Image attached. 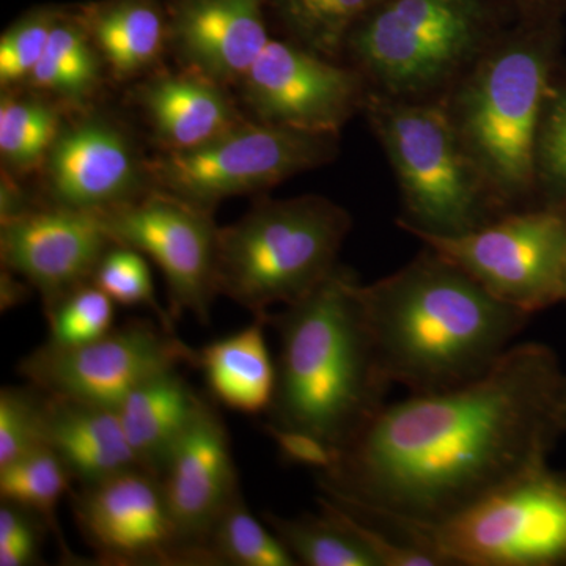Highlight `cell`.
<instances>
[{
	"instance_id": "4316f807",
	"label": "cell",
	"mask_w": 566,
	"mask_h": 566,
	"mask_svg": "<svg viewBox=\"0 0 566 566\" xmlns=\"http://www.w3.org/2000/svg\"><path fill=\"white\" fill-rule=\"evenodd\" d=\"M63 117L44 96L3 91L0 99V158L3 169L20 177L44 166Z\"/></svg>"
},
{
	"instance_id": "ba28073f",
	"label": "cell",
	"mask_w": 566,
	"mask_h": 566,
	"mask_svg": "<svg viewBox=\"0 0 566 566\" xmlns=\"http://www.w3.org/2000/svg\"><path fill=\"white\" fill-rule=\"evenodd\" d=\"M364 521L428 554L438 566L566 560V483L545 465L434 523Z\"/></svg>"
},
{
	"instance_id": "7c38bea8",
	"label": "cell",
	"mask_w": 566,
	"mask_h": 566,
	"mask_svg": "<svg viewBox=\"0 0 566 566\" xmlns=\"http://www.w3.org/2000/svg\"><path fill=\"white\" fill-rule=\"evenodd\" d=\"M98 214L115 244L136 249L158 264L174 322L189 312L210 324L212 303L219 296V227L212 211L150 189Z\"/></svg>"
},
{
	"instance_id": "74e56055",
	"label": "cell",
	"mask_w": 566,
	"mask_h": 566,
	"mask_svg": "<svg viewBox=\"0 0 566 566\" xmlns=\"http://www.w3.org/2000/svg\"><path fill=\"white\" fill-rule=\"evenodd\" d=\"M516 11L517 20L560 22L566 13V0H506Z\"/></svg>"
},
{
	"instance_id": "5bb4252c",
	"label": "cell",
	"mask_w": 566,
	"mask_h": 566,
	"mask_svg": "<svg viewBox=\"0 0 566 566\" xmlns=\"http://www.w3.org/2000/svg\"><path fill=\"white\" fill-rule=\"evenodd\" d=\"M82 538L103 565H212L175 526L161 482L132 469L71 493Z\"/></svg>"
},
{
	"instance_id": "9c48e42d",
	"label": "cell",
	"mask_w": 566,
	"mask_h": 566,
	"mask_svg": "<svg viewBox=\"0 0 566 566\" xmlns=\"http://www.w3.org/2000/svg\"><path fill=\"white\" fill-rule=\"evenodd\" d=\"M338 155V136L294 132L243 120L229 132L186 151L148 159L153 189L214 211L222 200L268 191L294 175L318 169Z\"/></svg>"
},
{
	"instance_id": "d6986e66",
	"label": "cell",
	"mask_w": 566,
	"mask_h": 566,
	"mask_svg": "<svg viewBox=\"0 0 566 566\" xmlns=\"http://www.w3.org/2000/svg\"><path fill=\"white\" fill-rule=\"evenodd\" d=\"M136 102L163 151L202 147L244 120L227 85L185 69L153 74L136 88Z\"/></svg>"
},
{
	"instance_id": "52a82bcc",
	"label": "cell",
	"mask_w": 566,
	"mask_h": 566,
	"mask_svg": "<svg viewBox=\"0 0 566 566\" xmlns=\"http://www.w3.org/2000/svg\"><path fill=\"white\" fill-rule=\"evenodd\" d=\"M363 115L400 188L398 227L411 234L455 237L499 216L444 99L390 98L368 91Z\"/></svg>"
},
{
	"instance_id": "d590c367",
	"label": "cell",
	"mask_w": 566,
	"mask_h": 566,
	"mask_svg": "<svg viewBox=\"0 0 566 566\" xmlns=\"http://www.w3.org/2000/svg\"><path fill=\"white\" fill-rule=\"evenodd\" d=\"M264 431L271 436L286 463L305 465L324 475L333 472L340 460L342 453L338 450L324 444L314 436L283 430L270 422L264 424Z\"/></svg>"
},
{
	"instance_id": "6da1fadb",
	"label": "cell",
	"mask_w": 566,
	"mask_h": 566,
	"mask_svg": "<svg viewBox=\"0 0 566 566\" xmlns=\"http://www.w3.org/2000/svg\"><path fill=\"white\" fill-rule=\"evenodd\" d=\"M558 405L549 353L513 345L468 385L386 405L319 488L364 520L434 523L545 465Z\"/></svg>"
},
{
	"instance_id": "e575fe53",
	"label": "cell",
	"mask_w": 566,
	"mask_h": 566,
	"mask_svg": "<svg viewBox=\"0 0 566 566\" xmlns=\"http://www.w3.org/2000/svg\"><path fill=\"white\" fill-rule=\"evenodd\" d=\"M48 524L31 510L9 502L0 506V566L39 564Z\"/></svg>"
},
{
	"instance_id": "836d02e7",
	"label": "cell",
	"mask_w": 566,
	"mask_h": 566,
	"mask_svg": "<svg viewBox=\"0 0 566 566\" xmlns=\"http://www.w3.org/2000/svg\"><path fill=\"white\" fill-rule=\"evenodd\" d=\"M44 400L43 390L32 385L0 390V468L46 447Z\"/></svg>"
},
{
	"instance_id": "ab89813d",
	"label": "cell",
	"mask_w": 566,
	"mask_h": 566,
	"mask_svg": "<svg viewBox=\"0 0 566 566\" xmlns=\"http://www.w3.org/2000/svg\"><path fill=\"white\" fill-rule=\"evenodd\" d=\"M558 415H560V422H566V395L560 392V405H558Z\"/></svg>"
},
{
	"instance_id": "60d3db41",
	"label": "cell",
	"mask_w": 566,
	"mask_h": 566,
	"mask_svg": "<svg viewBox=\"0 0 566 566\" xmlns=\"http://www.w3.org/2000/svg\"><path fill=\"white\" fill-rule=\"evenodd\" d=\"M564 297H566V259H565V268H564Z\"/></svg>"
},
{
	"instance_id": "603a6c76",
	"label": "cell",
	"mask_w": 566,
	"mask_h": 566,
	"mask_svg": "<svg viewBox=\"0 0 566 566\" xmlns=\"http://www.w3.org/2000/svg\"><path fill=\"white\" fill-rule=\"evenodd\" d=\"M263 319L205 345L196 353L193 367L202 370L212 397L241 415L270 411L277 382V368L264 338Z\"/></svg>"
},
{
	"instance_id": "e0dca14e",
	"label": "cell",
	"mask_w": 566,
	"mask_h": 566,
	"mask_svg": "<svg viewBox=\"0 0 566 566\" xmlns=\"http://www.w3.org/2000/svg\"><path fill=\"white\" fill-rule=\"evenodd\" d=\"M159 482L182 538L212 560L208 536L241 491L229 431L207 400L175 447Z\"/></svg>"
},
{
	"instance_id": "8992f818",
	"label": "cell",
	"mask_w": 566,
	"mask_h": 566,
	"mask_svg": "<svg viewBox=\"0 0 566 566\" xmlns=\"http://www.w3.org/2000/svg\"><path fill=\"white\" fill-rule=\"evenodd\" d=\"M352 226L344 207L316 193L260 200L219 229V294L256 319L300 303L337 270Z\"/></svg>"
},
{
	"instance_id": "8fae6325",
	"label": "cell",
	"mask_w": 566,
	"mask_h": 566,
	"mask_svg": "<svg viewBox=\"0 0 566 566\" xmlns=\"http://www.w3.org/2000/svg\"><path fill=\"white\" fill-rule=\"evenodd\" d=\"M196 353L161 323L129 319L88 344L46 342L21 360L18 374L44 394L117 409L148 379L193 367Z\"/></svg>"
},
{
	"instance_id": "4dcf8cb0",
	"label": "cell",
	"mask_w": 566,
	"mask_h": 566,
	"mask_svg": "<svg viewBox=\"0 0 566 566\" xmlns=\"http://www.w3.org/2000/svg\"><path fill=\"white\" fill-rule=\"evenodd\" d=\"M115 303L95 283H85L44 312L50 344L76 346L103 337L114 327Z\"/></svg>"
},
{
	"instance_id": "ffe728a7",
	"label": "cell",
	"mask_w": 566,
	"mask_h": 566,
	"mask_svg": "<svg viewBox=\"0 0 566 566\" xmlns=\"http://www.w3.org/2000/svg\"><path fill=\"white\" fill-rule=\"evenodd\" d=\"M44 395L46 447L81 486L140 468L117 409Z\"/></svg>"
},
{
	"instance_id": "d6a6232c",
	"label": "cell",
	"mask_w": 566,
	"mask_h": 566,
	"mask_svg": "<svg viewBox=\"0 0 566 566\" xmlns=\"http://www.w3.org/2000/svg\"><path fill=\"white\" fill-rule=\"evenodd\" d=\"M93 283L98 285L115 304L125 305V307L144 305L150 308L158 316V322L166 329L175 333V322L169 314V308H163L156 301L150 268L145 262L144 253L128 245H112L96 268Z\"/></svg>"
},
{
	"instance_id": "44dd1931",
	"label": "cell",
	"mask_w": 566,
	"mask_h": 566,
	"mask_svg": "<svg viewBox=\"0 0 566 566\" xmlns=\"http://www.w3.org/2000/svg\"><path fill=\"white\" fill-rule=\"evenodd\" d=\"M77 11L117 81L144 76L169 48V17L159 0H93Z\"/></svg>"
},
{
	"instance_id": "f546056e",
	"label": "cell",
	"mask_w": 566,
	"mask_h": 566,
	"mask_svg": "<svg viewBox=\"0 0 566 566\" xmlns=\"http://www.w3.org/2000/svg\"><path fill=\"white\" fill-rule=\"evenodd\" d=\"M566 211V80L551 82L535 147V196Z\"/></svg>"
},
{
	"instance_id": "f35d334b",
	"label": "cell",
	"mask_w": 566,
	"mask_h": 566,
	"mask_svg": "<svg viewBox=\"0 0 566 566\" xmlns=\"http://www.w3.org/2000/svg\"><path fill=\"white\" fill-rule=\"evenodd\" d=\"M31 290V283L24 281L21 275L2 268V273H0V308L2 312L24 304Z\"/></svg>"
},
{
	"instance_id": "8d00e7d4",
	"label": "cell",
	"mask_w": 566,
	"mask_h": 566,
	"mask_svg": "<svg viewBox=\"0 0 566 566\" xmlns=\"http://www.w3.org/2000/svg\"><path fill=\"white\" fill-rule=\"evenodd\" d=\"M17 175L2 169L0 182V226L14 221L29 212L35 211L40 205L33 202L31 193L17 181Z\"/></svg>"
},
{
	"instance_id": "ac0fdd59",
	"label": "cell",
	"mask_w": 566,
	"mask_h": 566,
	"mask_svg": "<svg viewBox=\"0 0 566 566\" xmlns=\"http://www.w3.org/2000/svg\"><path fill=\"white\" fill-rule=\"evenodd\" d=\"M169 48L182 69L240 84L266 44L268 0H167Z\"/></svg>"
},
{
	"instance_id": "cb8c5ba5",
	"label": "cell",
	"mask_w": 566,
	"mask_h": 566,
	"mask_svg": "<svg viewBox=\"0 0 566 566\" xmlns=\"http://www.w3.org/2000/svg\"><path fill=\"white\" fill-rule=\"evenodd\" d=\"M316 515L283 517L264 513V521L292 553L297 565L379 566L360 521L327 495Z\"/></svg>"
},
{
	"instance_id": "2e32d148",
	"label": "cell",
	"mask_w": 566,
	"mask_h": 566,
	"mask_svg": "<svg viewBox=\"0 0 566 566\" xmlns=\"http://www.w3.org/2000/svg\"><path fill=\"white\" fill-rule=\"evenodd\" d=\"M114 241L98 212L44 205L0 226L2 268L21 275L41 294L43 311L93 282Z\"/></svg>"
},
{
	"instance_id": "9a60e30c",
	"label": "cell",
	"mask_w": 566,
	"mask_h": 566,
	"mask_svg": "<svg viewBox=\"0 0 566 566\" xmlns=\"http://www.w3.org/2000/svg\"><path fill=\"white\" fill-rule=\"evenodd\" d=\"M133 137L98 112L63 122L44 169L50 205L102 212L150 191V178Z\"/></svg>"
},
{
	"instance_id": "f1b7e54d",
	"label": "cell",
	"mask_w": 566,
	"mask_h": 566,
	"mask_svg": "<svg viewBox=\"0 0 566 566\" xmlns=\"http://www.w3.org/2000/svg\"><path fill=\"white\" fill-rule=\"evenodd\" d=\"M268 527L249 512L243 494L237 495L207 539L214 565L296 566L292 553Z\"/></svg>"
},
{
	"instance_id": "d4e9b609",
	"label": "cell",
	"mask_w": 566,
	"mask_h": 566,
	"mask_svg": "<svg viewBox=\"0 0 566 566\" xmlns=\"http://www.w3.org/2000/svg\"><path fill=\"white\" fill-rule=\"evenodd\" d=\"M104 65L80 11L62 7L46 51L28 85L57 103L82 109L102 85Z\"/></svg>"
},
{
	"instance_id": "7a4b0ae2",
	"label": "cell",
	"mask_w": 566,
	"mask_h": 566,
	"mask_svg": "<svg viewBox=\"0 0 566 566\" xmlns=\"http://www.w3.org/2000/svg\"><path fill=\"white\" fill-rule=\"evenodd\" d=\"M359 300L386 378L409 395L485 375L531 316L427 245L394 274L359 283Z\"/></svg>"
},
{
	"instance_id": "1f68e13d",
	"label": "cell",
	"mask_w": 566,
	"mask_h": 566,
	"mask_svg": "<svg viewBox=\"0 0 566 566\" xmlns=\"http://www.w3.org/2000/svg\"><path fill=\"white\" fill-rule=\"evenodd\" d=\"M62 7L43 6L29 10L0 39V85L2 91L28 84L39 65Z\"/></svg>"
},
{
	"instance_id": "83f0119b",
	"label": "cell",
	"mask_w": 566,
	"mask_h": 566,
	"mask_svg": "<svg viewBox=\"0 0 566 566\" xmlns=\"http://www.w3.org/2000/svg\"><path fill=\"white\" fill-rule=\"evenodd\" d=\"M73 476L50 447H40L13 463L0 468V501L31 510L48 524L61 543L62 553L73 558L61 528L57 509L63 495L71 490Z\"/></svg>"
},
{
	"instance_id": "7402d4cb",
	"label": "cell",
	"mask_w": 566,
	"mask_h": 566,
	"mask_svg": "<svg viewBox=\"0 0 566 566\" xmlns=\"http://www.w3.org/2000/svg\"><path fill=\"white\" fill-rule=\"evenodd\" d=\"M203 401L180 368L148 379L122 401L118 417L142 469L161 476Z\"/></svg>"
},
{
	"instance_id": "4fadbf2b",
	"label": "cell",
	"mask_w": 566,
	"mask_h": 566,
	"mask_svg": "<svg viewBox=\"0 0 566 566\" xmlns=\"http://www.w3.org/2000/svg\"><path fill=\"white\" fill-rule=\"evenodd\" d=\"M240 85L253 120L329 136L363 114L370 91L354 66L289 39H271Z\"/></svg>"
},
{
	"instance_id": "3957f363",
	"label": "cell",
	"mask_w": 566,
	"mask_h": 566,
	"mask_svg": "<svg viewBox=\"0 0 566 566\" xmlns=\"http://www.w3.org/2000/svg\"><path fill=\"white\" fill-rule=\"evenodd\" d=\"M359 283L338 264L300 303L263 318L281 342L270 423L340 453L385 408L392 386L365 323Z\"/></svg>"
},
{
	"instance_id": "30bf717a",
	"label": "cell",
	"mask_w": 566,
	"mask_h": 566,
	"mask_svg": "<svg viewBox=\"0 0 566 566\" xmlns=\"http://www.w3.org/2000/svg\"><path fill=\"white\" fill-rule=\"evenodd\" d=\"M488 292L534 314L564 297L566 211L539 207L506 212L455 237L416 234Z\"/></svg>"
},
{
	"instance_id": "5b68a950",
	"label": "cell",
	"mask_w": 566,
	"mask_h": 566,
	"mask_svg": "<svg viewBox=\"0 0 566 566\" xmlns=\"http://www.w3.org/2000/svg\"><path fill=\"white\" fill-rule=\"evenodd\" d=\"M516 21L506 0H382L349 33L344 61L390 98H444Z\"/></svg>"
},
{
	"instance_id": "277c9868",
	"label": "cell",
	"mask_w": 566,
	"mask_h": 566,
	"mask_svg": "<svg viewBox=\"0 0 566 566\" xmlns=\"http://www.w3.org/2000/svg\"><path fill=\"white\" fill-rule=\"evenodd\" d=\"M558 41L560 22L517 20L442 98L501 214L532 208L536 137Z\"/></svg>"
},
{
	"instance_id": "484cf974",
	"label": "cell",
	"mask_w": 566,
	"mask_h": 566,
	"mask_svg": "<svg viewBox=\"0 0 566 566\" xmlns=\"http://www.w3.org/2000/svg\"><path fill=\"white\" fill-rule=\"evenodd\" d=\"M382 0H268L286 39L307 50L344 61L346 40Z\"/></svg>"
}]
</instances>
